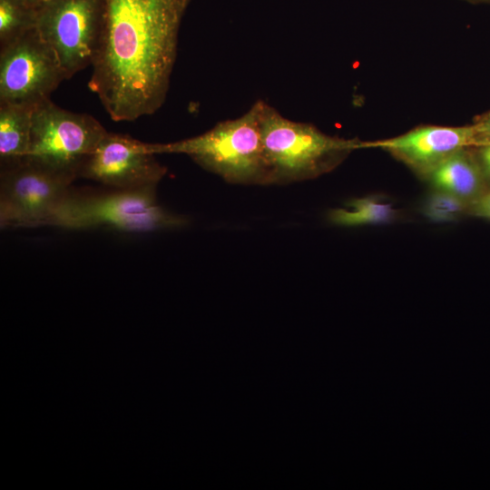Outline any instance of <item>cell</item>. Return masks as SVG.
Instances as JSON below:
<instances>
[{
	"label": "cell",
	"mask_w": 490,
	"mask_h": 490,
	"mask_svg": "<svg viewBox=\"0 0 490 490\" xmlns=\"http://www.w3.org/2000/svg\"><path fill=\"white\" fill-rule=\"evenodd\" d=\"M34 108L0 103L1 167L26 158L29 151L32 113Z\"/></svg>",
	"instance_id": "obj_12"
},
{
	"label": "cell",
	"mask_w": 490,
	"mask_h": 490,
	"mask_svg": "<svg viewBox=\"0 0 490 490\" xmlns=\"http://www.w3.org/2000/svg\"><path fill=\"white\" fill-rule=\"evenodd\" d=\"M35 22V8L24 0H0L1 46L34 29Z\"/></svg>",
	"instance_id": "obj_14"
},
{
	"label": "cell",
	"mask_w": 490,
	"mask_h": 490,
	"mask_svg": "<svg viewBox=\"0 0 490 490\" xmlns=\"http://www.w3.org/2000/svg\"><path fill=\"white\" fill-rule=\"evenodd\" d=\"M433 190L470 202L485 189V177L472 147L461 149L437 164L425 178Z\"/></svg>",
	"instance_id": "obj_11"
},
{
	"label": "cell",
	"mask_w": 490,
	"mask_h": 490,
	"mask_svg": "<svg viewBox=\"0 0 490 490\" xmlns=\"http://www.w3.org/2000/svg\"><path fill=\"white\" fill-rule=\"evenodd\" d=\"M467 213L490 220V189L485 190L469 202Z\"/></svg>",
	"instance_id": "obj_17"
},
{
	"label": "cell",
	"mask_w": 490,
	"mask_h": 490,
	"mask_svg": "<svg viewBox=\"0 0 490 490\" xmlns=\"http://www.w3.org/2000/svg\"><path fill=\"white\" fill-rule=\"evenodd\" d=\"M190 1L104 0L88 86L113 121L132 122L163 105Z\"/></svg>",
	"instance_id": "obj_1"
},
{
	"label": "cell",
	"mask_w": 490,
	"mask_h": 490,
	"mask_svg": "<svg viewBox=\"0 0 490 490\" xmlns=\"http://www.w3.org/2000/svg\"><path fill=\"white\" fill-rule=\"evenodd\" d=\"M106 133L92 115L63 109L49 98L33 111L26 158L77 178L83 163Z\"/></svg>",
	"instance_id": "obj_5"
},
{
	"label": "cell",
	"mask_w": 490,
	"mask_h": 490,
	"mask_svg": "<svg viewBox=\"0 0 490 490\" xmlns=\"http://www.w3.org/2000/svg\"><path fill=\"white\" fill-rule=\"evenodd\" d=\"M260 109L258 99L240 117L219 122L201 134L173 142L149 143V147L156 155L185 154L202 169L229 183L270 185Z\"/></svg>",
	"instance_id": "obj_2"
},
{
	"label": "cell",
	"mask_w": 490,
	"mask_h": 490,
	"mask_svg": "<svg viewBox=\"0 0 490 490\" xmlns=\"http://www.w3.org/2000/svg\"><path fill=\"white\" fill-rule=\"evenodd\" d=\"M157 186L81 194L72 190L44 226L66 230L108 228L125 232H148L179 229L188 220L162 207Z\"/></svg>",
	"instance_id": "obj_4"
},
{
	"label": "cell",
	"mask_w": 490,
	"mask_h": 490,
	"mask_svg": "<svg viewBox=\"0 0 490 490\" xmlns=\"http://www.w3.org/2000/svg\"><path fill=\"white\" fill-rule=\"evenodd\" d=\"M64 80L55 54L35 27L1 46L0 103L35 108Z\"/></svg>",
	"instance_id": "obj_8"
},
{
	"label": "cell",
	"mask_w": 490,
	"mask_h": 490,
	"mask_svg": "<svg viewBox=\"0 0 490 490\" xmlns=\"http://www.w3.org/2000/svg\"><path fill=\"white\" fill-rule=\"evenodd\" d=\"M345 205L346 208L329 211L328 220L331 224L343 227L386 224L398 217V211L382 196L354 198Z\"/></svg>",
	"instance_id": "obj_13"
},
{
	"label": "cell",
	"mask_w": 490,
	"mask_h": 490,
	"mask_svg": "<svg viewBox=\"0 0 490 490\" xmlns=\"http://www.w3.org/2000/svg\"><path fill=\"white\" fill-rule=\"evenodd\" d=\"M25 3H27L28 5H30L31 6L33 7H37L38 5H40L41 4L46 2L47 0H24Z\"/></svg>",
	"instance_id": "obj_19"
},
{
	"label": "cell",
	"mask_w": 490,
	"mask_h": 490,
	"mask_svg": "<svg viewBox=\"0 0 490 490\" xmlns=\"http://www.w3.org/2000/svg\"><path fill=\"white\" fill-rule=\"evenodd\" d=\"M35 11V28L55 54L66 80L93 64L103 26L104 0H47Z\"/></svg>",
	"instance_id": "obj_6"
},
{
	"label": "cell",
	"mask_w": 490,
	"mask_h": 490,
	"mask_svg": "<svg viewBox=\"0 0 490 490\" xmlns=\"http://www.w3.org/2000/svg\"><path fill=\"white\" fill-rule=\"evenodd\" d=\"M475 130V146L490 144V111L478 115L472 123Z\"/></svg>",
	"instance_id": "obj_16"
},
{
	"label": "cell",
	"mask_w": 490,
	"mask_h": 490,
	"mask_svg": "<svg viewBox=\"0 0 490 490\" xmlns=\"http://www.w3.org/2000/svg\"><path fill=\"white\" fill-rule=\"evenodd\" d=\"M167 173L148 142L108 132L83 163L78 177L119 190L157 186Z\"/></svg>",
	"instance_id": "obj_9"
},
{
	"label": "cell",
	"mask_w": 490,
	"mask_h": 490,
	"mask_svg": "<svg viewBox=\"0 0 490 490\" xmlns=\"http://www.w3.org/2000/svg\"><path fill=\"white\" fill-rule=\"evenodd\" d=\"M462 1H466L470 4H476V5H481V4L490 5V0H462Z\"/></svg>",
	"instance_id": "obj_20"
},
{
	"label": "cell",
	"mask_w": 490,
	"mask_h": 490,
	"mask_svg": "<svg viewBox=\"0 0 490 490\" xmlns=\"http://www.w3.org/2000/svg\"><path fill=\"white\" fill-rule=\"evenodd\" d=\"M469 202L449 192L433 190L422 206L423 214L434 222L457 220L468 211Z\"/></svg>",
	"instance_id": "obj_15"
},
{
	"label": "cell",
	"mask_w": 490,
	"mask_h": 490,
	"mask_svg": "<svg viewBox=\"0 0 490 490\" xmlns=\"http://www.w3.org/2000/svg\"><path fill=\"white\" fill-rule=\"evenodd\" d=\"M485 179L490 181V144L473 147Z\"/></svg>",
	"instance_id": "obj_18"
},
{
	"label": "cell",
	"mask_w": 490,
	"mask_h": 490,
	"mask_svg": "<svg viewBox=\"0 0 490 490\" xmlns=\"http://www.w3.org/2000/svg\"><path fill=\"white\" fill-rule=\"evenodd\" d=\"M1 168L2 229L44 226L76 179L27 158Z\"/></svg>",
	"instance_id": "obj_7"
},
{
	"label": "cell",
	"mask_w": 490,
	"mask_h": 490,
	"mask_svg": "<svg viewBox=\"0 0 490 490\" xmlns=\"http://www.w3.org/2000/svg\"><path fill=\"white\" fill-rule=\"evenodd\" d=\"M475 143L470 125H420L388 139L364 142L363 148H378L397 158L419 177L426 176L454 152Z\"/></svg>",
	"instance_id": "obj_10"
},
{
	"label": "cell",
	"mask_w": 490,
	"mask_h": 490,
	"mask_svg": "<svg viewBox=\"0 0 490 490\" xmlns=\"http://www.w3.org/2000/svg\"><path fill=\"white\" fill-rule=\"evenodd\" d=\"M260 122L271 184H289L318 178L363 148V141L332 136L309 122L283 116L260 99Z\"/></svg>",
	"instance_id": "obj_3"
}]
</instances>
